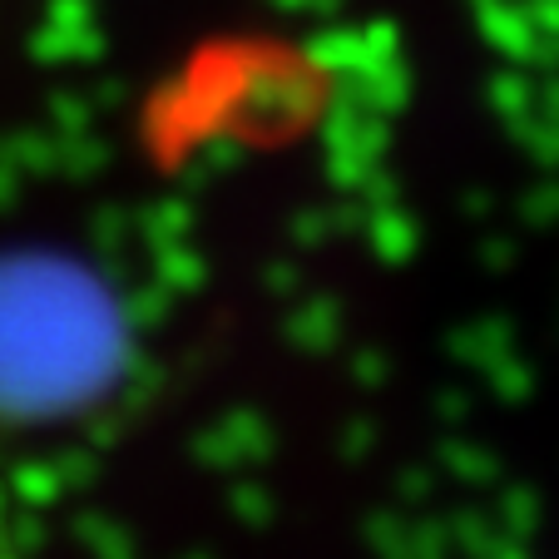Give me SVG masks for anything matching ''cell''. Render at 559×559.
Segmentation results:
<instances>
[{
    "instance_id": "6da1fadb",
    "label": "cell",
    "mask_w": 559,
    "mask_h": 559,
    "mask_svg": "<svg viewBox=\"0 0 559 559\" xmlns=\"http://www.w3.org/2000/svg\"><path fill=\"white\" fill-rule=\"evenodd\" d=\"M119 357L115 302L70 267L0 273V412L45 416L99 391Z\"/></svg>"
}]
</instances>
